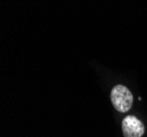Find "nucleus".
<instances>
[{
    "mask_svg": "<svg viewBox=\"0 0 147 137\" xmlns=\"http://www.w3.org/2000/svg\"><path fill=\"white\" fill-rule=\"evenodd\" d=\"M111 101L119 112H127L133 104V94L126 87L117 85L111 91Z\"/></svg>",
    "mask_w": 147,
    "mask_h": 137,
    "instance_id": "f257e3e1",
    "label": "nucleus"
},
{
    "mask_svg": "<svg viewBox=\"0 0 147 137\" xmlns=\"http://www.w3.org/2000/svg\"><path fill=\"white\" fill-rule=\"evenodd\" d=\"M122 131L123 135L125 137H142L145 132V128L138 118L129 115L123 120Z\"/></svg>",
    "mask_w": 147,
    "mask_h": 137,
    "instance_id": "f03ea898",
    "label": "nucleus"
}]
</instances>
